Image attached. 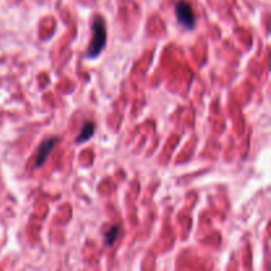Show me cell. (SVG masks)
<instances>
[{
	"label": "cell",
	"instance_id": "cell-2",
	"mask_svg": "<svg viewBox=\"0 0 271 271\" xmlns=\"http://www.w3.org/2000/svg\"><path fill=\"white\" fill-rule=\"evenodd\" d=\"M175 12H176L177 21L186 27L187 29H193L194 24H196V16H194L192 5L188 1L180 0L175 7Z\"/></svg>",
	"mask_w": 271,
	"mask_h": 271
},
{
	"label": "cell",
	"instance_id": "cell-1",
	"mask_svg": "<svg viewBox=\"0 0 271 271\" xmlns=\"http://www.w3.org/2000/svg\"><path fill=\"white\" fill-rule=\"evenodd\" d=\"M107 32H106V23L104 18H95L93 21V36L87 48L86 57L87 59H97L106 46Z\"/></svg>",
	"mask_w": 271,
	"mask_h": 271
},
{
	"label": "cell",
	"instance_id": "cell-4",
	"mask_svg": "<svg viewBox=\"0 0 271 271\" xmlns=\"http://www.w3.org/2000/svg\"><path fill=\"white\" fill-rule=\"evenodd\" d=\"M95 126L93 122H85V125L82 126L81 132L77 138V143H85L87 140L90 139L93 134H94Z\"/></svg>",
	"mask_w": 271,
	"mask_h": 271
},
{
	"label": "cell",
	"instance_id": "cell-3",
	"mask_svg": "<svg viewBox=\"0 0 271 271\" xmlns=\"http://www.w3.org/2000/svg\"><path fill=\"white\" fill-rule=\"evenodd\" d=\"M57 142H59V138L53 136L50 139H46L44 143H41L36 154V159H35V168H40L46 162V159H48V156H49V154L52 152V149L54 148V146H56Z\"/></svg>",
	"mask_w": 271,
	"mask_h": 271
},
{
	"label": "cell",
	"instance_id": "cell-5",
	"mask_svg": "<svg viewBox=\"0 0 271 271\" xmlns=\"http://www.w3.org/2000/svg\"><path fill=\"white\" fill-rule=\"evenodd\" d=\"M118 234H119V226H111V228L106 231V234H104V245H106V246H111V245L117 241Z\"/></svg>",
	"mask_w": 271,
	"mask_h": 271
}]
</instances>
